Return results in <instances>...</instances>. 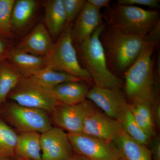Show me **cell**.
<instances>
[{"mask_svg": "<svg viewBox=\"0 0 160 160\" xmlns=\"http://www.w3.org/2000/svg\"><path fill=\"white\" fill-rule=\"evenodd\" d=\"M41 134L33 132L19 133L16 146L17 157L29 160H42Z\"/></svg>", "mask_w": 160, "mask_h": 160, "instance_id": "obj_19", "label": "cell"}, {"mask_svg": "<svg viewBox=\"0 0 160 160\" xmlns=\"http://www.w3.org/2000/svg\"><path fill=\"white\" fill-rule=\"evenodd\" d=\"M18 135L0 116V160H14Z\"/></svg>", "mask_w": 160, "mask_h": 160, "instance_id": "obj_22", "label": "cell"}, {"mask_svg": "<svg viewBox=\"0 0 160 160\" xmlns=\"http://www.w3.org/2000/svg\"><path fill=\"white\" fill-rule=\"evenodd\" d=\"M16 0H0V35L12 40L14 32L11 22L12 7Z\"/></svg>", "mask_w": 160, "mask_h": 160, "instance_id": "obj_26", "label": "cell"}, {"mask_svg": "<svg viewBox=\"0 0 160 160\" xmlns=\"http://www.w3.org/2000/svg\"><path fill=\"white\" fill-rule=\"evenodd\" d=\"M136 122L150 138L154 136V123L152 113V103L143 102L129 104Z\"/></svg>", "mask_w": 160, "mask_h": 160, "instance_id": "obj_25", "label": "cell"}, {"mask_svg": "<svg viewBox=\"0 0 160 160\" xmlns=\"http://www.w3.org/2000/svg\"><path fill=\"white\" fill-rule=\"evenodd\" d=\"M117 4L127 6H143L152 8L159 7L160 1L158 0H118Z\"/></svg>", "mask_w": 160, "mask_h": 160, "instance_id": "obj_28", "label": "cell"}, {"mask_svg": "<svg viewBox=\"0 0 160 160\" xmlns=\"http://www.w3.org/2000/svg\"><path fill=\"white\" fill-rule=\"evenodd\" d=\"M105 24L95 30L91 36L78 45L83 67L89 72L94 86L102 88L120 89L122 80L108 68L105 52L99 37Z\"/></svg>", "mask_w": 160, "mask_h": 160, "instance_id": "obj_3", "label": "cell"}, {"mask_svg": "<svg viewBox=\"0 0 160 160\" xmlns=\"http://www.w3.org/2000/svg\"><path fill=\"white\" fill-rule=\"evenodd\" d=\"M54 43L45 25L39 23L15 46L27 53L45 58Z\"/></svg>", "mask_w": 160, "mask_h": 160, "instance_id": "obj_14", "label": "cell"}, {"mask_svg": "<svg viewBox=\"0 0 160 160\" xmlns=\"http://www.w3.org/2000/svg\"><path fill=\"white\" fill-rule=\"evenodd\" d=\"M14 46L12 40L0 35V62L7 60L10 50Z\"/></svg>", "mask_w": 160, "mask_h": 160, "instance_id": "obj_29", "label": "cell"}, {"mask_svg": "<svg viewBox=\"0 0 160 160\" xmlns=\"http://www.w3.org/2000/svg\"><path fill=\"white\" fill-rule=\"evenodd\" d=\"M99 38L108 68L116 76L125 73L134 62L146 42V38L128 34L107 24Z\"/></svg>", "mask_w": 160, "mask_h": 160, "instance_id": "obj_2", "label": "cell"}, {"mask_svg": "<svg viewBox=\"0 0 160 160\" xmlns=\"http://www.w3.org/2000/svg\"><path fill=\"white\" fill-rule=\"evenodd\" d=\"M7 100L20 106L42 109L50 113L58 104L51 90L29 77H24L8 95Z\"/></svg>", "mask_w": 160, "mask_h": 160, "instance_id": "obj_7", "label": "cell"}, {"mask_svg": "<svg viewBox=\"0 0 160 160\" xmlns=\"http://www.w3.org/2000/svg\"><path fill=\"white\" fill-rule=\"evenodd\" d=\"M38 6L35 0L15 1L11 15V22L13 31L21 32L31 22Z\"/></svg>", "mask_w": 160, "mask_h": 160, "instance_id": "obj_20", "label": "cell"}, {"mask_svg": "<svg viewBox=\"0 0 160 160\" xmlns=\"http://www.w3.org/2000/svg\"><path fill=\"white\" fill-rule=\"evenodd\" d=\"M14 160H29L28 159H26L23 158H21L20 157H17Z\"/></svg>", "mask_w": 160, "mask_h": 160, "instance_id": "obj_34", "label": "cell"}, {"mask_svg": "<svg viewBox=\"0 0 160 160\" xmlns=\"http://www.w3.org/2000/svg\"><path fill=\"white\" fill-rule=\"evenodd\" d=\"M153 106L152 107V119L153 123L158 128L160 126V105L158 98H157L156 100L154 98L153 102L152 103Z\"/></svg>", "mask_w": 160, "mask_h": 160, "instance_id": "obj_30", "label": "cell"}, {"mask_svg": "<svg viewBox=\"0 0 160 160\" xmlns=\"http://www.w3.org/2000/svg\"><path fill=\"white\" fill-rule=\"evenodd\" d=\"M94 108L93 103L87 99L75 105L59 104L50 113L52 122L67 133L82 132L84 120Z\"/></svg>", "mask_w": 160, "mask_h": 160, "instance_id": "obj_9", "label": "cell"}, {"mask_svg": "<svg viewBox=\"0 0 160 160\" xmlns=\"http://www.w3.org/2000/svg\"><path fill=\"white\" fill-rule=\"evenodd\" d=\"M122 130L118 120L111 118L94 108L84 120L82 132L113 142Z\"/></svg>", "mask_w": 160, "mask_h": 160, "instance_id": "obj_12", "label": "cell"}, {"mask_svg": "<svg viewBox=\"0 0 160 160\" xmlns=\"http://www.w3.org/2000/svg\"><path fill=\"white\" fill-rule=\"evenodd\" d=\"M0 109V116L19 133L33 132L41 134L53 127L49 113L45 110L20 106L10 101H6Z\"/></svg>", "mask_w": 160, "mask_h": 160, "instance_id": "obj_6", "label": "cell"}, {"mask_svg": "<svg viewBox=\"0 0 160 160\" xmlns=\"http://www.w3.org/2000/svg\"><path fill=\"white\" fill-rule=\"evenodd\" d=\"M0 112H1V109H0Z\"/></svg>", "mask_w": 160, "mask_h": 160, "instance_id": "obj_36", "label": "cell"}, {"mask_svg": "<svg viewBox=\"0 0 160 160\" xmlns=\"http://www.w3.org/2000/svg\"><path fill=\"white\" fill-rule=\"evenodd\" d=\"M42 160H69L75 154L68 133L57 127L41 134Z\"/></svg>", "mask_w": 160, "mask_h": 160, "instance_id": "obj_10", "label": "cell"}, {"mask_svg": "<svg viewBox=\"0 0 160 160\" xmlns=\"http://www.w3.org/2000/svg\"><path fill=\"white\" fill-rule=\"evenodd\" d=\"M159 38L157 32L149 33L139 55L124 73L125 92L130 104L153 102L155 62L152 55Z\"/></svg>", "mask_w": 160, "mask_h": 160, "instance_id": "obj_1", "label": "cell"}, {"mask_svg": "<svg viewBox=\"0 0 160 160\" xmlns=\"http://www.w3.org/2000/svg\"><path fill=\"white\" fill-rule=\"evenodd\" d=\"M86 99L96 105L106 115L117 120L129 105L119 89L94 86L89 89Z\"/></svg>", "mask_w": 160, "mask_h": 160, "instance_id": "obj_11", "label": "cell"}, {"mask_svg": "<svg viewBox=\"0 0 160 160\" xmlns=\"http://www.w3.org/2000/svg\"><path fill=\"white\" fill-rule=\"evenodd\" d=\"M74 22L71 26L70 35L72 42L77 45L87 39L104 24L100 10L87 2Z\"/></svg>", "mask_w": 160, "mask_h": 160, "instance_id": "obj_13", "label": "cell"}, {"mask_svg": "<svg viewBox=\"0 0 160 160\" xmlns=\"http://www.w3.org/2000/svg\"><path fill=\"white\" fill-rule=\"evenodd\" d=\"M104 17L107 23L128 33L146 38L160 23L159 14L138 6L113 5L106 8Z\"/></svg>", "mask_w": 160, "mask_h": 160, "instance_id": "obj_4", "label": "cell"}, {"mask_svg": "<svg viewBox=\"0 0 160 160\" xmlns=\"http://www.w3.org/2000/svg\"><path fill=\"white\" fill-rule=\"evenodd\" d=\"M89 90L83 82H70L58 85L51 91L59 104L71 105L86 100Z\"/></svg>", "mask_w": 160, "mask_h": 160, "instance_id": "obj_18", "label": "cell"}, {"mask_svg": "<svg viewBox=\"0 0 160 160\" xmlns=\"http://www.w3.org/2000/svg\"><path fill=\"white\" fill-rule=\"evenodd\" d=\"M7 60L21 72L24 77H29L46 67L45 58L29 54L13 46Z\"/></svg>", "mask_w": 160, "mask_h": 160, "instance_id": "obj_17", "label": "cell"}, {"mask_svg": "<svg viewBox=\"0 0 160 160\" xmlns=\"http://www.w3.org/2000/svg\"><path fill=\"white\" fill-rule=\"evenodd\" d=\"M120 157L125 160H153L148 146L135 141L122 129L113 141Z\"/></svg>", "mask_w": 160, "mask_h": 160, "instance_id": "obj_16", "label": "cell"}, {"mask_svg": "<svg viewBox=\"0 0 160 160\" xmlns=\"http://www.w3.org/2000/svg\"><path fill=\"white\" fill-rule=\"evenodd\" d=\"M86 2L85 0H63L66 14V26L71 25L72 22H74Z\"/></svg>", "mask_w": 160, "mask_h": 160, "instance_id": "obj_27", "label": "cell"}, {"mask_svg": "<svg viewBox=\"0 0 160 160\" xmlns=\"http://www.w3.org/2000/svg\"><path fill=\"white\" fill-rule=\"evenodd\" d=\"M118 121L123 131L135 141L146 146L150 142L151 138L143 131L136 122L129 104L123 112Z\"/></svg>", "mask_w": 160, "mask_h": 160, "instance_id": "obj_24", "label": "cell"}, {"mask_svg": "<svg viewBox=\"0 0 160 160\" xmlns=\"http://www.w3.org/2000/svg\"><path fill=\"white\" fill-rule=\"evenodd\" d=\"M29 78L40 86L51 90L55 86L62 83L70 82H84L79 78L62 72L55 71L47 67Z\"/></svg>", "mask_w": 160, "mask_h": 160, "instance_id": "obj_23", "label": "cell"}, {"mask_svg": "<svg viewBox=\"0 0 160 160\" xmlns=\"http://www.w3.org/2000/svg\"><path fill=\"white\" fill-rule=\"evenodd\" d=\"M87 2L97 9L100 10L101 8H107L110 6V0H87Z\"/></svg>", "mask_w": 160, "mask_h": 160, "instance_id": "obj_32", "label": "cell"}, {"mask_svg": "<svg viewBox=\"0 0 160 160\" xmlns=\"http://www.w3.org/2000/svg\"><path fill=\"white\" fill-rule=\"evenodd\" d=\"M116 160H124V159L122 158H119L118 159Z\"/></svg>", "mask_w": 160, "mask_h": 160, "instance_id": "obj_35", "label": "cell"}, {"mask_svg": "<svg viewBox=\"0 0 160 160\" xmlns=\"http://www.w3.org/2000/svg\"><path fill=\"white\" fill-rule=\"evenodd\" d=\"M72 25L66 26L48 54L45 57L46 67L79 78L93 84L89 72L81 66L70 35Z\"/></svg>", "mask_w": 160, "mask_h": 160, "instance_id": "obj_5", "label": "cell"}, {"mask_svg": "<svg viewBox=\"0 0 160 160\" xmlns=\"http://www.w3.org/2000/svg\"><path fill=\"white\" fill-rule=\"evenodd\" d=\"M150 150L153 160H160V139L159 137L152 140Z\"/></svg>", "mask_w": 160, "mask_h": 160, "instance_id": "obj_31", "label": "cell"}, {"mask_svg": "<svg viewBox=\"0 0 160 160\" xmlns=\"http://www.w3.org/2000/svg\"><path fill=\"white\" fill-rule=\"evenodd\" d=\"M45 26L52 39L57 40L66 24L63 0H48L43 2Z\"/></svg>", "mask_w": 160, "mask_h": 160, "instance_id": "obj_15", "label": "cell"}, {"mask_svg": "<svg viewBox=\"0 0 160 160\" xmlns=\"http://www.w3.org/2000/svg\"><path fill=\"white\" fill-rule=\"evenodd\" d=\"M69 160H88L86 158L80 155L75 153L74 156Z\"/></svg>", "mask_w": 160, "mask_h": 160, "instance_id": "obj_33", "label": "cell"}, {"mask_svg": "<svg viewBox=\"0 0 160 160\" xmlns=\"http://www.w3.org/2000/svg\"><path fill=\"white\" fill-rule=\"evenodd\" d=\"M24 78L21 72L7 60L0 62V107L8 95Z\"/></svg>", "mask_w": 160, "mask_h": 160, "instance_id": "obj_21", "label": "cell"}, {"mask_svg": "<svg viewBox=\"0 0 160 160\" xmlns=\"http://www.w3.org/2000/svg\"><path fill=\"white\" fill-rule=\"evenodd\" d=\"M75 153L88 160H116L120 156L112 142L83 133H67Z\"/></svg>", "mask_w": 160, "mask_h": 160, "instance_id": "obj_8", "label": "cell"}]
</instances>
